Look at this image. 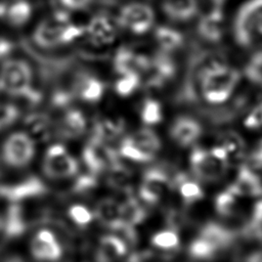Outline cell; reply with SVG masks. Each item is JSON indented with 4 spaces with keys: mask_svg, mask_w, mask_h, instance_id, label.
Returning a JSON list of instances; mask_svg holds the SVG:
<instances>
[{
    "mask_svg": "<svg viewBox=\"0 0 262 262\" xmlns=\"http://www.w3.org/2000/svg\"><path fill=\"white\" fill-rule=\"evenodd\" d=\"M241 79L237 70L220 58H213L198 71L200 91L204 99L217 104L226 101Z\"/></svg>",
    "mask_w": 262,
    "mask_h": 262,
    "instance_id": "obj_1",
    "label": "cell"
},
{
    "mask_svg": "<svg viewBox=\"0 0 262 262\" xmlns=\"http://www.w3.org/2000/svg\"><path fill=\"white\" fill-rule=\"evenodd\" d=\"M84 34V27L72 24L67 12L58 10L38 25L34 41L42 48H54L72 43Z\"/></svg>",
    "mask_w": 262,
    "mask_h": 262,
    "instance_id": "obj_2",
    "label": "cell"
},
{
    "mask_svg": "<svg viewBox=\"0 0 262 262\" xmlns=\"http://www.w3.org/2000/svg\"><path fill=\"white\" fill-rule=\"evenodd\" d=\"M233 36L238 45L250 47L262 38V0H248L235 14Z\"/></svg>",
    "mask_w": 262,
    "mask_h": 262,
    "instance_id": "obj_3",
    "label": "cell"
},
{
    "mask_svg": "<svg viewBox=\"0 0 262 262\" xmlns=\"http://www.w3.org/2000/svg\"><path fill=\"white\" fill-rule=\"evenodd\" d=\"M32 79V70L25 60H6L0 69V90L24 97L33 89Z\"/></svg>",
    "mask_w": 262,
    "mask_h": 262,
    "instance_id": "obj_4",
    "label": "cell"
},
{
    "mask_svg": "<svg viewBox=\"0 0 262 262\" xmlns=\"http://www.w3.org/2000/svg\"><path fill=\"white\" fill-rule=\"evenodd\" d=\"M35 155L32 136L25 132L10 134L2 145V159L11 168H23L31 163Z\"/></svg>",
    "mask_w": 262,
    "mask_h": 262,
    "instance_id": "obj_5",
    "label": "cell"
},
{
    "mask_svg": "<svg viewBox=\"0 0 262 262\" xmlns=\"http://www.w3.org/2000/svg\"><path fill=\"white\" fill-rule=\"evenodd\" d=\"M156 19L152 8L142 2H132L120 10L117 24L135 35L147 33L154 26Z\"/></svg>",
    "mask_w": 262,
    "mask_h": 262,
    "instance_id": "obj_6",
    "label": "cell"
},
{
    "mask_svg": "<svg viewBox=\"0 0 262 262\" xmlns=\"http://www.w3.org/2000/svg\"><path fill=\"white\" fill-rule=\"evenodd\" d=\"M78 171L77 161L70 156L61 144H53L46 150L43 172L53 179H62L75 175Z\"/></svg>",
    "mask_w": 262,
    "mask_h": 262,
    "instance_id": "obj_7",
    "label": "cell"
},
{
    "mask_svg": "<svg viewBox=\"0 0 262 262\" xmlns=\"http://www.w3.org/2000/svg\"><path fill=\"white\" fill-rule=\"evenodd\" d=\"M83 160L92 173L110 169L118 163L115 150L111 148L106 142L94 136L84 147Z\"/></svg>",
    "mask_w": 262,
    "mask_h": 262,
    "instance_id": "obj_8",
    "label": "cell"
},
{
    "mask_svg": "<svg viewBox=\"0 0 262 262\" xmlns=\"http://www.w3.org/2000/svg\"><path fill=\"white\" fill-rule=\"evenodd\" d=\"M190 164L193 173L205 181L220 179L226 170V161L215 158L210 151L202 148L194 149L190 156Z\"/></svg>",
    "mask_w": 262,
    "mask_h": 262,
    "instance_id": "obj_9",
    "label": "cell"
},
{
    "mask_svg": "<svg viewBox=\"0 0 262 262\" xmlns=\"http://www.w3.org/2000/svg\"><path fill=\"white\" fill-rule=\"evenodd\" d=\"M85 34L95 46L110 45L116 40L117 25L107 15L96 14L90 18L85 27Z\"/></svg>",
    "mask_w": 262,
    "mask_h": 262,
    "instance_id": "obj_10",
    "label": "cell"
},
{
    "mask_svg": "<svg viewBox=\"0 0 262 262\" xmlns=\"http://www.w3.org/2000/svg\"><path fill=\"white\" fill-rule=\"evenodd\" d=\"M150 62V57L144 54L129 48H120L114 57V69L120 76L131 73L141 75L149 71Z\"/></svg>",
    "mask_w": 262,
    "mask_h": 262,
    "instance_id": "obj_11",
    "label": "cell"
},
{
    "mask_svg": "<svg viewBox=\"0 0 262 262\" xmlns=\"http://www.w3.org/2000/svg\"><path fill=\"white\" fill-rule=\"evenodd\" d=\"M31 253L34 258L42 262H53L61 257V247L53 232L42 229L36 233L31 242Z\"/></svg>",
    "mask_w": 262,
    "mask_h": 262,
    "instance_id": "obj_12",
    "label": "cell"
},
{
    "mask_svg": "<svg viewBox=\"0 0 262 262\" xmlns=\"http://www.w3.org/2000/svg\"><path fill=\"white\" fill-rule=\"evenodd\" d=\"M150 60L149 72L151 76L148 79V85L160 88L175 76L177 67L170 54L162 50L156 53Z\"/></svg>",
    "mask_w": 262,
    "mask_h": 262,
    "instance_id": "obj_13",
    "label": "cell"
},
{
    "mask_svg": "<svg viewBox=\"0 0 262 262\" xmlns=\"http://www.w3.org/2000/svg\"><path fill=\"white\" fill-rule=\"evenodd\" d=\"M169 184V179L164 172L158 169L148 170L143 177L139 194L147 203H157L166 192Z\"/></svg>",
    "mask_w": 262,
    "mask_h": 262,
    "instance_id": "obj_14",
    "label": "cell"
},
{
    "mask_svg": "<svg viewBox=\"0 0 262 262\" xmlns=\"http://www.w3.org/2000/svg\"><path fill=\"white\" fill-rule=\"evenodd\" d=\"M198 33L208 42H218L224 34V17L220 7L215 6L205 13L198 24Z\"/></svg>",
    "mask_w": 262,
    "mask_h": 262,
    "instance_id": "obj_15",
    "label": "cell"
},
{
    "mask_svg": "<svg viewBox=\"0 0 262 262\" xmlns=\"http://www.w3.org/2000/svg\"><path fill=\"white\" fill-rule=\"evenodd\" d=\"M74 94L87 102L100 100L104 92L103 83L93 75L79 74L74 77Z\"/></svg>",
    "mask_w": 262,
    "mask_h": 262,
    "instance_id": "obj_16",
    "label": "cell"
},
{
    "mask_svg": "<svg viewBox=\"0 0 262 262\" xmlns=\"http://www.w3.org/2000/svg\"><path fill=\"white\" fill-rule=\"evenodd\" d=\"M162 11L171 20L184 23L198 14L199 2L198 0H163Z\"/></svg>",
    "mask_w": 262,
    "mask_h": 262,
    "instance_id": "obj_17",
    "label": "cell"
},
{
    "mask_svg": "<svg viewBox=\"0 0 262 262\" xmlns=\"http://www.w3.org/2000/svg\"><path fill=\"white\" fill-rule=\"evenodd\" d=\"M201 133L202 128L200 124L189 117H180L176 119L171 127L172 138L184 146L195 141Z\"/></svg>",
    "mask_w": 262,
    "mask_h": 262,
    "instance_id": "obj_18",
    "label": "cell"
},
{
    "mask_svg": "<svg viewBox=\"0 0 262 262\" xmlns=\"http://www.w3.org/2000/svg\"><path fill=\"white\" fill-rule=\"evenodd\" d=\"M229 189L237 196H257L262 194V183L256 173L251 171L247 166H244L241 168L235 182Z\"/></svg>",
    "mask_w": 262,
    "mask_h": 262,
    "instance_id": "obj_19",
    "label": "cell"
},
{
    "mask_svg": "<svg viewBox=\"0 0 262 262\" xmlns=\"http://www.w3.org/2000/svg\"><path fill=\"white\" fill-rule=\"evenodd\" d=\"M96 217L98 220L115 230L126 229L121 215V205L113 199H103L96 206Z\"/></svg>",
    "mask_w": 262,
    "mask_h": 262,
    "instance_id": "obj_20",
    "label": "cell"
},
{
    "mask_svg": "<svg viewBox=\"0 0 262 262\" xmlns=\"http://www.w3.org/2000/svg\"><path fill=\"white\" fill-rule=\"evenodd\" d=\"M125 243L114 235L103 236L98 245L96 260L97 262H115L126 254Z\"/></svg>",
    "mask_w": 262,
    "mask_h": 262,
    "instance_id": "obj_21",
    "label": "cell"
},
{
    "mask_svg": "<svg viewBox=\"0 0 262 262\" xmlns=\"http://www.w3.org/2000/svg\"><path fill=\"white\" fill-rule=\"evenodd\" d=\"M86 129V119L79 110H69L60 119L58 131L60 135L67 138L78 137Z\"/></svg>",
    "mask_w": 262,
    "mask_h": 262,
    "instance_id": "obj_22",
    "label": "cell"
},
{
    "mask_svg": "<svg viewBox=\"0 0 262 262\" xmlns=\"http://www.w3.org/2000/svg\"><path fill=\"white\" fill-rule=\"evenodd\" d=\"M155 39L160 50L167 53L179 49L184 42L183 35L179 31L167 26H160L155 30Z\"/></svg>",
    "mask_w": 262,
    "mask_h": 262,
    "instance_id": "obj_23",
    "label": "cell"
},
{
    "mask_svg": "<svg viewBox=\"0 0 262 262\" xmlns=\"http://www.w3.org/2000/svg\"><path fill=\"white\" fill-rule=\"evenodd\" d=\"M200 237L206 241L216 251L228 246L232 241L231 232L216 223L207 224L203 228Z\"/></svg>",
    "mask_w": 262,
    "mask_h": 262,
    "instance_id": "obj_24",
    "label": "cell"
},
{
    "mask_svg": "<svg viewBox=\"0 0 262 262\" xmlns=\"http://www.w3.org/2000/svg\"><path fill=\"white\" fill-rule=\"evenodd\" d=\"M126 140L152 157L161 146L160 138L149 129H140L130 137L126 138Z\"/></svg>",
    "mask_w": 262,
    "mask_h": 262,
    "instance_id": "obj_25",
    "label": "cell"
},
{
    "mask_svg": "<svg viewBox=\"0 0 262 262\" xmlns=\"http://www.w3.org/2000/svg\"><path fill=\"white\" fill-rule=\"evenodd\" d=\"M121 215L125 227L132 228L144 219L145 211L135 199L130 198L121 205Z\"/></svg>",
    "mask_w": 262,
    "mask_h": 262,
    "instance_id": "obj_26",
    "label": "cell"
},
{
    "mask_svg": "<svg viewBox=\"0 0 262 262\" xmlns=\"http://www.w3.org/2000/svg\"><path fill=\"white\" fill-rule=\"evenodd\" d=\"M124 125L119 120L102 119L95 124L94 137L106 142L117 138L123 131Z\"/></svg>",
    "mask_w": 262,
    "mask_h": 262,
    "instance_id": "obj_27",
    "label": "cell"
},
{
    "mask_svg": "<svg viewBox=\"0 0 262 262\" xmlns=\"http://www.w3.org/2000/svg\"><path fill=\"white\" fill-rule=\"evenodd\" d=\"M32 7L27 1L19 0L12 3L6 11V18L8 23L14 27L25 25L31 17Z\"/></svg>",
    "mask_w": 262,
    "mask_h": 262,
    "instance_id": "obj_28",
    "label": "cell"
},
{
    "mask_svg": "<svg viewBox=\"0 0 262 262\" xmlns=\"http://www.w3.org/2000/svg\"><path fill=\"white\" fill-rule=\"evenodd\" d=\"M162 106L159 101L147 98L143 101L141 107V120L146 125H155L162 121Z\"/></svg>",
    "mask_w": 262,
    "mask_h": 262,
    "instance_id": "obj_29",
    "label": "cell"
},
{
    "mask_svg": "<svg viewBox=\"0 0 262 262\" xmlns=\"http://www.w3.org/2000/svg\"><path fill=\"white\" fill-rule=\"evenodd\" d=\"M140 75L138 74H126L121 76L115 83V91L120 96L131 95L140 85Z\"/></svg>",
    "mask_w": 262,
    "mask_h": 262,
    "instance_id": "obj_30",
    "label": "cell"
},
{
    "mask_svg": "<svg viewBox=\"0 0 262 262\" xmlns=\"http://www.w3.org/2000/svg\"><path fill=\"white\" fill-rule=\"evenodd\" d=\"M236 194L229 188L221 192L216 199V210L223 216H230L236 210Z\"/></svg>",
    "mask_w": 262,
    "mask_h": 262,
    "instance_id": "obj_31",
    "label": "cell"
},
{
    "mask_svg": "<svg viewBox=\"0 0 262 262\" xmlns=\"http://www.w3.org/2000/svg\"><path fill=\"white\" fill-rule=\"evenodd\" d=\"M223 140L224 141L222 146L227 151L228 158L231 156L234 158H239L243 155L244 141L238 134H236L235 132H228L224 135Z\"/></svg>",
    "mask_w": 262,
    "mask_h": 262,
    "instance_id": "obj_32",
    "label": "cell"
},
{
    "mask_svg": "<svg viewBox=\"0 0 262 262\" xmlns=\"http://www.w3.org/2000/svg\"><path fill=\"white\" fill-rule=\"evenodd\" d=\"M30 131L39 137H46L48 134L49 121L45 115L35 114L29 117L27 121Z\"/></svg>",
    "mask_w": 262,
    "mask_h": 262,
    "instance_id": "obj_33",
    "label": "cell"
},
{
    "mask_svg": "<svg viewBox=\"0 0 262 262\" xmlns=\"http://www.w3.org/2000/svg\"><path fill=\"white\" fill-rule=\"evenodd\" d=\"M151 243L160 249H173L179 245V237L174 231L164 230L156 233L151 238Z\"/></svg>",
    "mask_w": 262,
    "mask_h": 262,
    "instance_id": "obj_34",
    "label": "cell"
},
{
    "mask_svg": "<svg viewBox=\"0 0 262 262\" xmlns=\"http://www.w3.org/2000/svg\"><path fill=\"white\" fill-rule=\"evenodd\" d=\"M120 152L123 157L130 159L132 161H137V162H147L154 158L152 156L139 149L138 147H136L135 145H133L126 139L123 141V143L121 145Z\"/></svg>",
    "mask_w": 262,
    "mask_h": 262,
    "instance_id": "obj_35",
    "label": "cell"
},
{
    "mask_svg": "<svg viewBox=\"0 0 262 262\" xmlns=\"http://www.w3.org/2000/svg\"><path fill=\"white\" fill-rule=\"evenodd\" d=\"M130 178V172L122 165L116 163L110 168L108 182L115 187H123L127 184Z\"/></svg>",
    "mask_w": 262,
    "mask_h": 262,
    "instance_id": "obj_36",
    "label": "cell"
},
{
    "mask_svg": "<svg viewBox=\"0 0 262 262\" xmlns=\"http://www.w3.org/2000/svg\"><path fill=\"white\" fill-rule=\"evenodd\" d=\"M189 251L192 257L199 259H208L217 252L212 246H210L206 241L201 237L192 242Z\"/></svg>",
    "mask_w": 262,
    "mask_h": 262,
    "instance_id": "obj_37",
    "label": "cell"
},
{
    "mask_svg": "<svg viewBox=\"0 0 262 262\" xmlns=\"http://www.w3.org/2000/svg\"><path fill=\"white\" fill-rule=\"evenodd\" d=\"M182 198L187 202H193L203 198V190L199 184L192 181H182L179 185Z\"/></svg>",
    "mask_w": 262,
    "mask_h": 262,
    "instance_id": "obj_38",
    "label": "cell"
},
{
    "mask_svg": "<svg viewBox=\"0 0 262 262\" xmlns=\"http://www.w3.org/2000/svg\"><path fill=\"white\" fill-rule=\"evenodd\" d=\"M69 215L78 225H87L92 220V213L82 205H74L69 210Z\"/></svg>",
    "mask_w": 262,
    "mask_h": 262,
    "instance_id": "obj_39",
    "label": "cell"
},
{
    "mask_svg": "<svg viewBox=\"0 0 262 262\" xmlns=\"http://www.w3.org/2000/svg\"><path fill=\"white\" fill-rule=\"evenodd\" d=\"M17 114L18 112L16 107L10 104L0 105V127L8 125L14 121L17 117Z\"/></svg>",
    "mask_w": 262,
    "mask_h": 262,
    "instance_id": "obj_40",
    "label": "cell"
},
{
    "mask_svg": "<svg viewBox=\"0 0 262 262\" xmlns=\"http://www.w3.org/2000/svg\"><path fill=\"white\" fill-rule=\"evenodd\" d=\"M93 0H59L60 4L69 10H83L87 8Z\"/></svg>",
    "mask_w": 262,
    "mask_h": 262,
    "instance_id": "obj_41",
    "label": "cell"
},
{
    "mask_svg": "<svg viewBox=\"0 0 262 262\" xmlns=\"http://www.w3.org/2000/svg\"><path fill=\"white\" fill-rule=\"evenodd\" d=\"M251 171L262 172V146L254 151L249 158V166H247Z\"/></svg>",
    "mask_w": 262,
    "mask_h": 262,
    "instance_id": "obj_42",
    "label": "cell"
},
{
    "mask_svg": "<svg viewBox=\"0 0 262 262\" xmlns=\"http://www.w3.org/2000/svg\"><path fill=\"white\" fill-rule=\"evenodd\" d=\"M94 184H95V179L92 176H83L78 180L76 184V189L85 190L87 188H91Z\"/></svg>",
    "mask_w": 262,
    "mask_h": 262,
    "instance_id": "obj_43",
    "label": "cell"
},
{
    "mask_svg": "<svg viewBox=\"0 0 262 262\" xmlns=\"http://www.w3.org/2000/svg\"><path fill=\"white\" fill-rule=\"evenodd\" d=\"M13 48L12 43L9 40L0 38V59L8 55Z\"/></svg>",
    "mask_w": 262,
    "mask_h": 262,
    "instance_id": "obj_44",
    "label": "cell"
},
{
    "mask_svg": "<svg viewBox=\"0 0 262 262\" xmlns=\"http://www.w3.org/2000/svg\"><path fill=\"white\" fill-rule=\"evenodd\" d=\"M210 152L217 159L221 160V161H227L228 159V154L227 151L225 150V148L221 145V146H216V147H213Z\"/></svg>",
    "mask_w": 262,
    "mask_h": 262,
    "instance_id": "obj_45",
    "label": "cell"
},
{
    "mask_svg": "<svg viewBox=\"0 0 262 262\" xmlns=\"http://www.w3.org/2000/svg\"><path fill=\"white\" fill-rule=\"evenodd\" d=\"M249 262H262V252L253 254V255L250 257Z\"/></svg>",
    "mask_w": 262,
    "mask_h": 262,
    "instance_id": "obj_46",
    "label": "cell"
},
{
    "mask_svg": "<svg viewBox=\"0 0 262 262\" xmlns=\"http://www.w3.org/2000/svg\"><path fill=\"white\" fill-rule=\"evenodd\" d=\"M7 6L5 3L0 2V18H2L4 15H6V11H7Z\"/></svg>",
    "mask_w": 262,
    "mask_h": 262,
    "instance_id": "obj_47",
    "label": "cell"
}]
</instances>
